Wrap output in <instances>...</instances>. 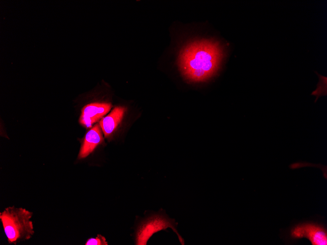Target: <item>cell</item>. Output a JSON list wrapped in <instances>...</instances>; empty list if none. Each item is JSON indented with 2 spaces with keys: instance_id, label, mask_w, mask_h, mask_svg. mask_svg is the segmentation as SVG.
Returning <instances> with one entry per match:
<instances>
[{
  "instance_id": "6",
  "label": "cell",
  "mask_w": 327,
  "mask_h": 245,
  "mask_svg": "<svg viewBox=\"0 0 327 245\" xmlns=\"http://www.w3.org/2000/svg\"><path fill=\"white\" fill-rule=\"evenodd\" d=\"M103 141L99 124H95L86 134L81 146L78 158H84L93 151L96 146Z\"/></svg>"
},
{
  "instance_id": "4",
  "label": "cell",
  "mask_w": 327,
  "mask_h": 245,
  "mask_svg": "<svg viewBox=\"0 0 327 245\" xmlns=\"http://www.w3.org/2000/svg\"><path fill=\"white\" fill-rule=\"evenodd\" d=\"M290 236L294 240L307 238L312 245H327L326 229L316 223L307 222L298 224L291 229Z\"/></svg>"
},
{
  "instance_id": "2",
  "label": "cell",
  "mask_w": 327,
  "mask_h": 245,
  "mask_svg": "<svg viewBox=\"0 0 327 245\" xmlns=\"http://www.w3.org/2000/svg\"><path fill=\"white\" fill-rule=\"evenodd\" d=\"M33 213L25 208L14 206L6 208L0 213V219L9 244L28 240L34 234L31 219Z\"/></svg>"
},
{
  "instance_id": "1",
  "label": "cell",
  "mask_w": 327,
  "mask_h": 245,
  "mask_svg": "<svg viewBox=\"0 0 327 245\" xmlns=\"http://www.w3.org/2000/svg\"><path fill=\"white\" fill-rule=\"evenodd\" d=\"M222 56V50L217 43L196 41L187 45L181 52L180 68L187 80L202 82L217 72Z\"/></svg>"
},
{
  "instance_id": "5",
  "label": "cell",
  "mask_w": 327,
  "mask_h": 245,
  "mask_svg": "<svg viewBox=\"0 0 327 245\" xmlns=\"http://www.w3.org/2000/svg\"><path fill=\"white\" fill-rule=\"evenodd\" d=\"M112 105L108 103H92L85 106L81 110L79 123L83 127L91 128L93 125L107 114Z\"/></svg>"
},
{
  "instance_id": "3",
  "label": "cell",
  "mask_w": 327,
  "mask_h": 245,
  "mask_svg": "<svg viewBox=\"0 0 327 245\" xmlns=\"http://www.w3.org/2000/svg\"><path fill=\"white\" fill-rule=\"evenodd\" d=\"M168 227L173 229L177 234L180 243L184 245L183 239L176 230L175 221L160 214L153 215L140 223L137 231L136 245H146L153 234Z\"/></svg>"
},
{
  "instance_id": "7",
  "label": "cell",
  "mask_w": 327,
  "mask_h": 245,
  "mask_svg": "<svg viewBox=\"0 0 327 245\" xmlns=\"http://www.w3.org/2000/svg\"><path fill=\"white\" fill-rule=\"evenodd\" d=\"M124 112V108L117 107L100 120L99 125L106 137H109L116 129L122 119Z\"/></svg>"
},
{
  "instance_id": "8",
  "label": "cell",
  "mask_w": 327,
  "mask_h": 245,
  "mask_svg": "<svg viewBox=\"0 0 327 245\" xmlns=\"http://www.w3.org/2000/svg\"><path fill=\"white\" fill-rule=\"evenodd\" d=\"M105 238L101 235H97L95 238L89 239L85 243V245H108Z\"/></svg>"
}]
</instances>
